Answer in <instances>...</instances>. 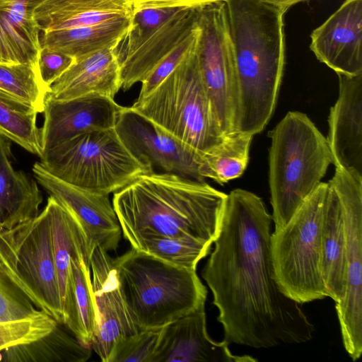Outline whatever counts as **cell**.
I'll use <instances>...</instances> for the list:
<instances>
[{
	"label": "cell",
	"mask_w": 362,
	"mask_h": 362,
	"mask_svg": "<svg viewBox=\"0 0 362 362\" xmlns=\"http://www.w3.org/2000/svg\"><path fill=\"white\" fill-rule=\"evenodd\" d=\"M272 216L243 189L226 196L215 247L202 273L218 308L224 339L253 348L310 341L313 325L276 283L271 254Z\"/></svg>",
	"instance_id": "1"
},
{
	"label": "cell",
	"mask_w": 362,
	"mask_h": 362,
	"mask_svg": "<svg viewBox=\"0 0 362 362\" xmlns=\"http://www.w3.org/2000/svg\"><path fill=\"white\" fill-rule=\"evenodd\" d=\"M227 194L205 182L168 173H146L114 193L112 205L129 242L164 235L211 245Z\"/></svg>",
	"instance_id": "2"
},
{
	"label": "cell",
	"mask_w": 362,
	"mask_h": 362,
	"mask_svg": "<svg viewBox=\"0 0 362 362\" xmlns=\"http://www.w3.org/2000/svg\"><path fill=\"white\" fill-rule=\"evenodd\" d=\"M233 48L235 132H262L275 109L285 63L284 15L264 0H222Z\"/></svg>",
	"instance_id": "3"
},
{
	"label": "cell",
	"mask_w": 362,
	"mask_h": 362,
	"mask_svg": "<svg viewBox=\"0 0 362 362\" xmlns=\"http://www.w3.org/2000/svg\"><path fill=\"white\" fill-rule=\"evenodd\" d=\"M269 136L272 218L278 231L322 182L332 158L327 139L303 112H288Z\"/></svg>",
	"instance_id": "4"
},
{
	"label": "cell",
	"mask_w": 362,
	"mask_h": 362,
	"mask_svg": "<svg viewBox=\"0 0 362 362\" xmlns=\"http://www.w3.org/2000/svg\"><path fill=\"white\" fill-rule=\"evenodd\" d=\"M114 263L139 330L162 328L205 304L196 269L177 267L132 247Z\"/></svg>",
	"instance_id": "5"
},
{
	"label": "cell",
	"mask_w": 362,
	"mask_h": 362,
	"mask_svg": "<svg viewBox=\"0 0 362 362\" xmlns=\"http://www.w3.org/2000/svg\"><path fill=\"white\" fill-rule=\"evenodd\" d=\"M196 46L146 97L132 106L199 153L224 139L202 83Z\"/></svg>",
	"instance_id": "6"
},
{
	"label": "cell",
	"mask_w": 362,
	"mask_h": 362,
	"mask_svg": "<svg viewBox=\"0 0 362 362\" xmlns=\"http://www.w3.org/2000/svg\"><path fill=\"white\" fill-rule=\"evenodd\" d=\"M327 194V182H321L288 222L271 236L278 286L286 297L300 305L328 296L320 272Z\"/></svg>",
	"instance_id": "7"
},
{
	"label": "cell",
	"mask_w": 362,
	"mask_h": 362,
	"mask_svg": "<svg viewBox=\"0 0 362 362\" xmlns=\"http://www.w3.org/2000/svg\"><path fill=\"white\" fill-rule=\"evenodd\" d=\"M57 178L110 194L149 173L128 151L115 128L81 134L45 151L39 162Z\"/></svg>",
	"instance_id": "8"
},
{
	"label": "cell",
	"mask_w": 362,
	"mask_h": 362,
	"mask_svg": "<svg viewBox=\"0 0 362 362\" xmlns=\"http://www.w3.org/2000/svg\"><path fill=\"white\" fill-rule=\"evenodd\" d=\"M0 271L35 306L62 324L47 205L36 217L0 230Z\"/></svg>",
	"instance_id": "9"
},
{
	"label": "cell",
	"mask_w": 362,
	"mask_h": 362,
	"mask_svg": "<svg viewBox=\"0 0 362 362\" xmlns=\"http://www.w3.org/2000/svg\"><path fill=\"white\" fill-rule=\"evenodd\" d=\"M196 53L200 76L224 136L235 132L238 90L225 3L198 8Z\"/></svg>",
	"instance_id": "10"
},
{
	"label": "cell",
	"mask_w": 362,
	"mask_h": 362,
	"mask_svg": "<svg viewBox=\"0 0 362 362\" xmlns=\"http://www.w3.org/2000/svg\"><path fill=\"white\" fill-rule=\"evenodd\" d=\"M343 207L346 244V281L336 310L345 350L354 361L362 354V175L336 168L330 180Z\"/></svg>",
	"instance_id": "11"
},
{
	"label": "cell",
	"mask_w": 362,
	"mask_h": 362,
	"mask_svg": "<svg viewBox=\"0 0 362 362\" xmlns=\"http://www.w3.org/2000/svg\"><path fill=\"white\" fill-rule=\"evenodd\" d=\"M115 129L132 156L149 173H168L205 182L199 173L200 153L132 107L119 111Z\"/></svg>",
	"instance_id": "12"
},
{
	"label": "cell",
	"mask_w": 362,
	"mask_h": 362,
	"mask_svg": "<svg viewBox=\"0 0 362 362\" xmlns=\"http://www.w3.org/2000/svg\"><path fill=\"white\" fill-rule=\"evenodd\" d=\"M97 327L90 347L109 362L116 342L139 331L123 294L114 259L96 245L90 256Z\"/></svg>",
	"instance_id": "13"
},
{
	"label": "cell",
	"mask_w": 362,
	"mask_h": 362,
	"mask_svg": "<svg viewBox=\"0 0 362 362\" xmlns=\"http://www.w3.org/2000/svg\"><path fill=\"white\" fill-rule=\"evenodd\" d=\"M34 177L76 218L92 252L100 245L107 252L117 250L122 230L109 194L94 192L65 182L52 175L39 162L32 168Z\"/></svg>",
	"instance_id": "14"
},
{
	"label": "cell",
	"mask_w": 362,
	"mask_h": 362,
	"mask_svg": "<svg viewBox=\"0 0 362 362\" xmlns=\"http://www.w3.org/2000/svg\"><path fill=\"white\" fill-rule=\"evenodd\" d=\"M122 107L101 95L65 100L47 98L41 128L43 153L81 134L114 128Z\"/></svg>",
	"instance_id": "15"
},
{
	"label": "cell",
	"mask_w": 362,
	"mask_h": 362,
	"mask_svg": "<svg viewBox=\"0 0 362 362\" xmlns=\"http://www.w3.org/2000/svg\"><path fill=\"white\" fill-rule=\"evenodd\" d=\"M310 39L317 59L337 74H362V0H345Z\"/></svg>",
	"instance_id": "16"
},
{
	"label": "cell",
	"mask_w": 362,
	"mask_h": 362,
	"mask_svg": "<svg viewBox=\"0 0 362 362\" xmlns=\"http://www.w3.org/2000/svg\"><path fill=\"white\" fill-rule=\"evenodd\" d=\"M225 341L217 342L206 330L205 304L162 327L152 362H255L232 354Z\"/></svg>",
	"instance_id": "17"
},
{
	"label": "cell",
	"mask_w": 362,
	"mask_h": 362,
	"mask_svg": "<svg viewBox=\"0 0 362 362\" xmlns=\"http://www.w3.org/2000/svg\"><path fill=\"white\" fill-rule=\"evenodd\" d=\"M337 75L339 95L330 108L326 139L335 168L362 175V74Z\"/></svg>",
	"instance_id": "18"
},
{
	"label": "cell",
	"mask_w": 362,
	"mask_h": 362,
	"mask_svg": "<svg viewBox=\"0 0 362 362\" xmlns=\"http://www.w3.org/2000/svg\"><path fill=\"white\" fill-rule=\"evenodd\" d=\"M198 8H180L143 42L119 59L121 88L144 81L157 64L195 27Z\"/></svg>",
	"instance_id": "19"
},
{
	"label": "cell",
	"mask_w": 362,
	"mask_h": 362,
	"mask_svg": "<svg viewBox=\"0 0 362 362\" xmlns=\"http://www.w3.org/2000/svg\"><path fill=\"white\" fill-rule=\"evenodd\" d=\"M117 47H108L75 58L50 86L47 98L65 100L95 94L115 98L121 89Z\"/></svg>",
	"instance_id": "20"
},
{
	"label": "cell",
	"mask_w": 362,
	"mask_h": 362,
	"mask_svg": "<svg viewBox=\"0 0 362 362\" xmlns=\"http://www.w3.org/2000/svg\"><path fill=\"white\" fill-rule=\"evenodd\" d=\"M320 272L328 295L341 301L346 281V244L343 207L336 187L329 180L321 233Z\"/></svg>",
	"instance_id": "21"
},
{
	"label": "cell",
	"mask_w": 362,
	"mask_h": 362,
	"mask_svg": "<svg viewBox=\"0 0 362 362\" xmlns=\"http://www.w3.org/2000/svg\"><path fill=\"white\" fill-rule=\"evenodd\" d=\"M29 6L41 31L90 25L134 12L133 0H37Z\"/></svg>",
	"instance_id": "22"
},
{
	"label": "cell",
	"mask_w": 362,
	"mask_h": 362,
	"mask_svg": "<svg viewBox=\"0 0 362 362\" xmlns=\"http://www.w3.org/2000/svg\"><path fill=\"white\" fill-rule=\"evenodd\" d=\"M11 142L0 134V230L36 217L42 202L37 182L13 168Z\"/></svg>",
	"instance_id": "23"
},
{
	"label": "cell",
	"mask_w": 362,
	"mask_h": 362,
	"mask_svg": "<svg viewBox=\"0 0 362 362\" xmlns=\"http://www.w3.org/2000/svg\"><path fill=\"white\" fill-rule=\"evenodd\" d=\"M46 205L49 209L52 228L53 256L62 315V324L65 325L71 308V258L79 247L88 244L80 224L63 204L49 195Z\"/></svg>",
	"instance_id": "24"
},
{
	"label": "cell",
	"mask_w": 362,
	"mask_h": 362,
	"mask_svg": "<svg viewBox=\"0 0 362 362\" xmlns=\"http://www.w3.org/2000/svg\"><path fill=\"white\" fill-rule=\"evenodd\" d=\"M41 30L25 2L0 4V63L37 64Z\"/></svg>",
	"instance_id": "25"
},
{
	"label": "cell",
	"mask_w": 362,
	"mask_h": 362,
	"mask_svg": "<svg viewBox=\"0 0 362 362\" xmlns=\"http://www.w3.org/2000/svg\"><path fill=\"white\" fill-rule=\"evenodd\" d=\"M132 16H119L90 25L41 31V47L74 58L118 47L127 35Z\"/></svg>",
	"instance_id": "26"
},
{
	"label": "cell",
	"mask_w": 362,
	"mask_h": 362,
	"mask_svg": "<svg viewBox=\"0 0 362 362\" xmlns=\"http://www.w3.org/2000/svg\"><path fill=\"white\" fill-rule=\"evenodd\" d=\"M90 251L87 245L71 256V308L65 326L83 345L90 346L97 327V310L90 267Z\"/></svg>",
	"instance_id": "27"
},
{
	"label": "cell",
	"mask_w": 362,
	"mask_h": 362,
	"mask_svg": "<svg viewBox=\"0 0 362 362\" xmlns=\"http://www.w3.org/2000/svg\"><path fill=\"white\" fill-rule=\"evenodd\" d=\"M57 327L41 339L2 351L1 360L8 362H85L91 356L90 346L81 344Z\"/></svg>",
	"instance_id": "28"
},
{
	"label": "cell",
	"mask_w": 362,
	"mask_h": 362,
	"mask_svg": "<svg viewBox=\"0 0 362 362\" xmlns=\"http://www.w3.org/2000/svg\"><path fill=\"white\" fill-rule=\"evenodd\" d=\"M254 135L233 132L217 146L200 153L199 173L220 185L240 177L248 162Z\"/></svg>",
	"instance_id": "29"
},
{
	"label": "cell",
	"mask_w": 362,
	"mask_h": 362,
	"mask_svg": "<svg viewBox=\"0 0 362 362\" xmlns=\"http://www.w3.org/2000/svg\"><path fill=\"white\" fill-rule=\"evenodd\" d=\"M37 114L30 104L0 90V134L40 158L43 148Z\"/></svg>",
	"instance_id": "30"
},
{
	"label": "cell",
	"mask_w": 362,
	"mask_h": 362,
	"mask_svg": "<svg viewBox=\"0 0 362 362\" xmlns=\"http://www.w3.org/2000/svg\"><path fill=\"white\" fill-rule=\"evenodd\" d=\"M132 247L173 265L196 269L211 246L192 240L164 235H143L129 242Z\"/></svg>",
	"instance_id": "31"
},
{
	"label": "cell",
	"mask_w": 362,
	"mask_h": 362,
	"mask_svg": "<svg viewBox=\"0 0 362 362\" xmlns=\"http://www.w3.org/2000/svg\"><path fill=\"white\" fill-rule=\"evenodd\" d=\"M0 90L43 112L49 88L43 83L37 64L0 63Z\"/></svg>",
	"instance_id": "32"
},
{
	"label": "cell",
	"mask_w": 362,
	"mask_h": 362,
	"mask_svg": "<svg viewBox=\"0 0 362 362\" xmlns=\"http://www.w3.org/2000/svg\"><path fill=\"white\" fill-rule=\"evenodd\" d=\"M59 322L47 313L19 320L0 322V352L37 341L51 333Z\"/></svg>",
	"instance_id": "33"
},
{
	"label": "cell",
	"mask_w": 362,
	"mask_h": 362,
	"mask_svg": "<svg viewBox=\"0 0 362 362\" xmlns=\"http://www.w3.org/2000/svg\"><path fill=\"white\" fill-rule=\"evenodd\" d=\"M162 328L141 329L118 340L109 362H152Z\"/></svg>",
	"instance_id": "34"
},
{
	"label": "cell",
	"mask_w": 362,
	"mask_h": 362,
	"mask_svg": "<svg viewBox=\"0 0 362 362\" xmlns=\"http://www.w3.org/2000/svg\"><path fill=\"white\" fill-rule=\"evenodd\" d=\"M177 9L164 8L134 10L129 30L120 42L123 47L117 48L118 59L139 46Z\"/></svg>",
	"instance_id": "35"
},
{
	"label": "cell",
	"mask_w": 362,
	"mask_h": 362,
	"mask_svg": "<svg viewBox=\"0 0 362 362\" xmlns=\"http://www.w3.org/2000/svg\"><path fill=\"white\" fill-rule=\"evenodd\" d=\"M199 27H195L169 52L141 82L137 100H141L152 92L178 66L187 54L195 47Z\"/></svg>",
	"instance_id": "36"
},
{
	"label": "cell",
	"mask_w": 362,
	"mask_h": 362,
	"mask_svg": "<svg viewBox=\"0 0 362 362\" xmlns=\"http://www.w3.org/2000/svg\"><path fill=\"white\" fill-rule=\"evenodd\" d=\"M40 312L0 271V322L25 318Z\"/></svg>",
	"instance_id": "37"
},
{
	"label": "cell",
	"mask_w": 362,
	"mask_h": 362,
	"mask_svg": "<svg viewBox=\"0 0 362 362\" xmlns=\"http://www.w3.org/2000/svg\"><path fill=\"white\" fill-rule=\"evenodd\" d=\"M75 58L66 54L42 48L38 69L46 86H50L72 65Z\"/></svg>",
	"instance_id": "38"
},
{
	"label": "cell",
	"mask_w": 362,
	"mask_h": 362,
	"mask_svg": "<svg viewBox=\"0 0 362 362\" xmlns=\"http://www.w3.org/2000/svg\"><path fill=\"white\" fill-rule=\"evenodd\" d=\"M222 0H133L134 10L164 8H199Z\"/></svg>",
	"instance_id": "39"
},
{
	"label": "cell",
	"mask_w": 362,
	"mask_h": 362,
	"mask_svg": "<svg viewBox=\"0 0 362 362\" xmlns=\"http://www.w3.org/2000/svg\"><path fill=\"white\" fill-rule=\"evenodd\" d=\"M277 7L281 8L282 11L286 12L289 8L292 6L305 1H308L310 0H264Z\"/></svg>",
	"instance_id": "40"
},
{
	"label": "cell",
	"mask_w": 362,
	"mask_h": 362,
	"mask_svg": "<svg viewBox=\"0 0 362 362\" xmlns=\"http://www.w3.org/2000/svg\"><path fill=\"white\" fill-rule=\"evenodd\" d=\"M36 1H37V0H0V4L12 2V1H22V2L27 3L28 5H30V4H33L34 2H35Z\"/></svg>",
	"instance_id": "41"
}]
</instances>
